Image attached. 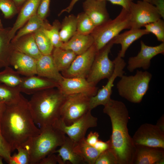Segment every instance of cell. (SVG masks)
<instances>
[{"label": "cell", "mask_w": 164, "mask_h": 164, "mask_svg": "<svg viewBox=\"0 0 164 164\" xmlns=\"http://www.w3.org/2000/svg\"><path fill=\"white\" fill-rule=\"evenodd\" d=\"M0 125L2 133L12 152L24 146L41 132L35 125L29 101L21 94L17 101L6 104Z\"/></svg>", "instance_id": "1"}, {"label": "cell", "mask_w": 164, "mask_h": 164, "mask_svg": "<svg viewBox=\"0 0 164 164\" xmlns=\"http://www.w3.org/2000/svg\"><path fill=\"white\" fill-rule=\"evenodd\" d=\"M104 106L103 112L110 117L112 125L109 147L118 164H132L136 146L127 127L130 118L128 109L122 102L111 99Z\"/></svg>", "instance_id": "2"}, {"label": "cell", "mask_w": 164, "mask_h": 164, "mask_svg": "<svg viewBox=\"0 0 164 164\" xmlns=\"http://www.w3.org/2000/svg\"><path fill=\"white\" fill-rule=\"evenodd\" d=\"M32 95L29 101L35 124L40 128L52 126L60 118L66 95L57 88L43 90Z\"/></svg>", "instance_id": "3"}, {"label": "cell", "mask_w": 164, "mask_h": 164, "mask_svg": "<svg viewBox=\"0 0 164 164\" xmlns=\"http://www.w3.org/2000/svg\"><path fill=\"white\" fill-rule=\"evenodd\" d=\"M41 132L32 137L25 145L30 155V164H38L43 158L53 153L64 142L66 136L52 126L40 128Z\"/></svg>", "instance_id": "4"}, {"label": "cell", "mask_w": 164, "mask_h": 164, "mask_svg": "<svg viewBox=\"0 0 164 164\" xmlns=\"http://www.w3.org/2000/svg\"><path fill=\"white\" fill-rule=\"evenodd\" d=\"M152 77L146 70H138L133 75L124 74L116 84L119 95L131 103H140L149 90Z\"/></svg>", "instance_id": "5"}, {"label": "cell", "mask_w": 164, "mask_h": 164, "mask_svg": "<svg viewBox=\"0 0 164 164\" xmlns=\"http://www.w3.org/2000/svg\"><path fill=\"white\" fill-rule=\"evenodd\" d=\"M128 10L122 8L120 13L113 19L109 20L96 26L91 35L97 51L99 50L123 30L130 28Z\"/></svg>", "instance_id": "6"}, {"label": "cell", "mask_w": 164, "mask_h": 164, "mask_svg": "<svg viewBox=\"0 0 164 164\" xmlns=\"http://www.w3.org/2000/svg\"><path fill=\"white\" fill-rule=\"evenodd\" d=\"M91 97L83 93L66 95L61 109L60 118L66 125L72 124L91 111L90 108Z\"/></svg>", "instance_id": "7"}, {"label": "cell", "mask_w": 164, "mask_h": 164, "mask_svg": "<svg viewBox=\"0 0 164 164\" xmlns=\"http://www.w3.org/2000/svg\"><path fill=\"white\" fill-rule=\"evenodd\" d=\"M114 43L112 39L97 51L90 71L86 78L89 82L95 85L101 80L109 79L113 73L114 65L109 57Z\"/></svg>", "instance_id": "8"}, {"label": "cell", "mask_w": 164, "mask_h": 164, "mask_svg": "<svg viewBox=\"0 0 164 164\" xmlns=\"http://www.w3.org/2000/svg\"><path fill=\"white\" fill-rule=\"evenodd\" d=\"M91 111L70 125H66L60 118L52 126L67 134L74 142H77L85 138L86 132L89 128L97 125V118L92 115Z\"/></svg>", "instance_id": "9"}, {"label": "cell", "mask_w": 164, "mask_h": 164, "mask_svg": "<svg viewBox=\"0 0 164 164\" xmlns=\"http://www.w3.org/2000/svg\"><path fill=\"white\" fill-rule=\"evenodd\" d=\"M129 11L130 29H141L161 18L154 5L143 0L138 1L136 3L132 2Z\"/></svg>", "instance_id": "10"}, {"label": "cell", "mask_w": 164, "mask_h": 164, "mask_svg": "<svg viewBox=\"0 0 164 164\" xmlns=\"http://www.w3.org/2000/svg\"><path fill=\"white\" fill-rule=\"evenodd\" d=\"M113 61L114 68L112 75L108 79L106 85L101 89L98 90L95 95L90 98V108L91 110L99 105L104 106L109 102L111 99V96L112 93V88L115 79L117 77L120 78L125 73L123 70L126 63L123 58L118 54Z\"/></svg>", "instance_id": "11"}, {"label": "cell", "mask_w": 164, "mask_h": 164, "mask_svg": "<svg viewBox=\"0 0 164 164\" xmlns=\"http://www.w3.org/2000/svg\"><path fill=\"white\" fill-rule=\"evenodd\" d=\"M132 138L135 145L164 149V131L156 125L142 124L135 132Z\"/></svg>", "instance_id": "12"}, {"label": "cell", "mask_w": 164, "mask_h": 164, "mask_svg": "<svg viewBox=\"0 0 164 164\" xmlns=\"http://www.w3.org/2000/svg\"><path fill=\"white\" fill-rule=\"evenodd\" d=\"M97 51L94 44L86 51L77 55L69 67L61 72L62 75L66 78L79 77L86 78Z\"/></svg>", "instance_id": "13"}, {"label": "cell", "mask_w": 164, "mask_h": 164, "mask_svg": "<svg viewBox=\"0 0 164 164\" xmlns=\"http://www.w3.org/2000/svg\"><path fill=\"white\" fill-rule=\"evenodd\" d=\"M140 45V51L137 55L128 58L127 69L130 72L138 68L147 70L151 65L152 58L158 54H164V42L156 46H150L141 41Z\"/></svg>", "instance_id": "14"}, {"label": "cell", "mask_w": 164, "mask_h": 164, "mask_svg": "<svg viewBox=\"0 0 164 164\" xmlns=\"http://www.w3.org/2000/svg\"><path fill=\"white\" fill-rule=\"evenodd\" d=\"M59 84L57 88L65 95L83 93L92 97L96 94L98 90L96 85L81 77H63Z\"/></svg>", "instance_id": "15"}, {"label": "cell", "mask_w": 164, "mask_h": 164, "mask_svg": "<svg viewBox=\"0 0 164 164\" xmlns=\"http://www.w3.org/2000/svg\"><path fill=\"white\" fill-rule=\"evenodd\" d=\"M132 164H163L164 149L136 145Z\"/></svg>", "instance_id": "16"}, {"label": "cell", "mask_w": 164, "mask_h": 164, "mask_svg": "<svg viewBox=\"0 0 164 164\" xmlns=\"http://www.w3.org/2000/svg\"><path fill=\"white\" fill-rule=\"evenodd\" d=\"M58 83L48 78L39 76H25L18 87L21 93L32 95L45 90L58 88Z\"/></svg>", "instance_id": "17"}, {"label": "cell", "mask_w": 164, "mask_h": 164, "mask_svg": "<svg viewBox=\"0 0 164 164\" xmlns=\"http://www.w3.org/2000/svg\"><path fill=\"white\" fill-rule=\"evenodd\" d=\"M10 65L13 67L20 75L30 76L36 74V60L19 51H12Z\"/></svg>", "instance_id": "18"}, {"label": "cell", "mask_w": 164, "mask_h": 164, "mask_svg": "<svg viewBox=\"0 0 164 164\" xmlns=\"http://www.w3.org/2000/svg\"><path fill=\"white\" fill-rule=\"evenodd\" d=\"M84 12L92 20L95 27L110 19L106 8V1L85 0L83 3Z\"/></svg>", "instance_id": "19"}, {"label": "cell", "mask_w": 164, "mask_h": 164, "mask_svg": "<svg viewBox=\"0 0 164 164\" xmlns=\"http://www.w3.org/2000/svg\"><path fill=\"white\" fill-rule=\"evenodd\" d=\"M41 0H27L20 8L17 19L9 34V38L13 39L17 31L22 27L28 20L37 13Z\"/></svg>", "instance_id": "20"}, {"label": "cell", "mask_w": 164, "mask_h": 164, "mask_svg": "<svg viewBox=\"0 0 164 164\" xmlns=\"http://www.w3.org/2000/svg\"><path fill=\"white\" fill-rule=\"evenodd\" d=\"M36 74L54 80L58 84L63 77L54 63L52 54L42 55L36 60Z\"/></svg>", "instance_id": "21"}, {"label": "cell", "mask_w": 164, "mask_h": 164, "mask_svg": "<svg viewBox=\"0 0 164 164\" xmlns=\"http://www.w3.org/2000/svg\"><path fill=\"white\" fill-rule=\"evenodd\" d=\"M11 42L14 50L29 56L36 60L43 55L38 47L33 33L24 36Z\"/></svg>", "instance_id": "22"}, {"label": "cell", "mask_w": 164, "mask_h": 164, "mask_svg": "<svg viewBox=\"0 0 164 164\" xmlns=\"http://www.w3.org/2000/svg\"><path fill=\"white\" fill-rule=\"evenodd\" d=\"M149 33L145 29H130L121 33H119L113 39L114 44H119L121 49L118 54L124 58L128 48L135 41L144 35Z\"/></svg>", "instance_id": "23"}, {"label": "cell", "mask_w": 164, "mask_h": 164, "mask_svg": "<svg viewBox=\"0 0 164 164\" xmlns=\"http://www.w3.org/2000/svg\"><path fill=\"white\" fill-rule=\"evenodd\" d=\"M94 44V39L91 34L84 35L76 32L67 41L63 43L61 48L71 50L78 55L86 51Z\"/></svg>", "instance_id": "24"}, {"label": "cell", "mask_w": 164, "mask_h": 164, "mask_svg": "<svg viewBox=\"0 0 164 164\" xmlns=\"http://www.w3.org/2000/svg\"><path fill=\"white\" fill-rule=\"evenodd\" d=\"M51 54L57 68L61 72L69 67L77 56L71 50L61 47L54 48Z\"/></svg>", "instance_id": "25"}, {"label": "cell", "mask_w": 164, "mask_h": 164, "mask_svg": "<svg viewBox=\"0 0 164 164\" xmlns=\"http://www.w3.org/2000/svg\"><path fill=\"white\" fill-rule=\"evenodd\" d=\"M74 142L68 137L66 136L64 141L60 148L53 153H58L63 162L69 161L73 164H85L83 159L73 150Z\"/></svg>", "instance_id": "26"}, {"label": "cell", "mask_w": 164, "mask_h": 164, "mask_svg": "<svg viewBox=\"0 0 164 164\" xmlns=\"http://www.w3.org/2000/svg\"><path fill=\"white\" fill-rule=\"evenodd\" d=\"M73 150L85 162L89 164H94L97 157L101 152L93 146L88 144L85 138L77 142H74Z\"/></svg>", "instance_id": "27"}, {"label": "cell", "mask_w": 164, "mask_h": 164, "mask_svg": "<svg viewBox=\"0 0 164 164\" xmlns=\"http://www.w3.org/2000/svg\"><path fill=\"white\" fill-rule=\"evenodd\" d=\"M50 25L46 19L43 20L40 18L36 13L33 15L26 23L19 29L11 41H15L24 36L33 33L38 30L47 27Z\"/></svg>", "instance_id": "28"}, {"label": "cell", "mask_w": 164, "mask_h": 164, "mask_svg": "<svg viewBox=\"0 0 164 164\" xmlns=\"http://www.w3.org/2000/svg\"><path fill=\"white\" fill-rule=\"evenodd\" d=\"M11 28H4L0 32V68L10 66V57L14 50L9 36Z\"/></svg>", "instance_id": "29"}, {"label": "cell", "mask_w": 164, "mask_h": 164, "mask_svg": "<svg viewBox=\"0 0 164 164\" xmlns=\"http://www.w3.org/2000/svg\"><path fill=\"white\" fill-rule=\"evenodd\" d=\"M76 32V16L73 14L66 16L61 23L59 33L61 41L63 43L67 42Z\"/></svg>", "instance_id": "30"}, {"label": "cell", "mask_w": 164, "mask_h": 164, "mask_svg": "<svg viewBox=\"0 0 164 164\" xmlns=\"http://www.w3.org/2000/svg\"><path fill=\"white\" fill-rule=\"evenodd\" d=\"M21 94L18 87L0 84V102L5 104L14 103L19 100Z\"/></svg>", "instance_id": "31"}, {"label": "cell", "mask_w": 164, "mask_h": 164, "mask_svg": "<svg viewBox=\"0 0 164 164\" xmlns=\"http://www.w3.org/2000/svg\"><path fill=\"white\" fill-rule=\"evenodd\" d=\"M15 70L9 66L5 67L0 72V84L12 87H18L21 83L22 77Z\"/></svg>", "instance_id": "32"}, {"label": "cell", "mask_w": 164, "mask_h": 164, "mask_svg": "<svg viewBox=\"0 0 164 164\" xmlns=\"http://www.w3.org/2000/svg\"><path fill=\"white\" fill-rule=\"evenodd\" d=\"M61 23L58 20H55L52 25L43 28L42 31L52 43L54 48L61 47L63 43L60 40V31Z\"/></svg>", "instance_id": "33"}, {"label": "cell", "mask_w": 164, "mask_h": 164, "mask_svg": "<svg viewBox=\"0 0 164 164\" xmlns=\"http://www.w3.org/2000/svg\"><path fill=\"white\" fill-rule=\"evenodd\" d=\"M42 29L33 33L36 43L39 50L43 55L51 54L54 47Z\"/></svg>", "instance_id": "34"}, {"label": "cell", "mask_w": 164, "mask_h": 164, "mask_svg": "<svg viewBox=\"0 0 164 164\" xmlns=\"http://www.w3.org/2000/svg\"><path fill=\"white\" fill-rule=\"evenodd\" d=\"M76 19V32L84 35L91 34L95 26L87 15L83 12L78 14Z\"/></svg>", "instance_id": "35"}, {"label": "cell", "mask_w": 164, "mask_h": 164, "mask_svg": "<svg viewBox=\"0 0 164 164\" xmlns=\"http://www.w3.org/2000/svg\"><path fill=\"white\" fill-rule=\"evenodd\" d=\"M145 29L156 37L158 41L164 42V21L161 18L145 25Z\"/></svg>", "instance_id": "36"}, {"label": "cell", "mask_w": 164, "mask_h": 164, "mask_svg": "<svg viewBox=\"0 0 164 164\" xmlns=\"http://www.w3.org/2000/svg\"><path fill=\"white\" fill-rule=\"evenodd\" d=\"M16 149L18 152L11 155L9 164H29L30 155L28 149L25 146H20Z\"/></svg>", "instance_id": "37"}, {"label": "cell", "mask_w": 164, "mask_h": 164, "mask_svg": "<svg viewBox=\"0 0 164 164\" xmlns=\"http://www.w3.org/2000/svg\"><path fill=\"white\" fill-rule=\"evenodd\" d=\"M0 10L7 19L13 17L19 11L13 0H0Z\"/></svg>", "instance_id": "38"}, {"label": "cell", "mask_w": 164, "mask_h": 164, "mask_svg": "<svg viewBox=\"0 0 164 164\" xmlns=\"http://www.w3.org/2000/svg\"><path fill=\"white\" fill-rule=\"evenodd\" d=\"M94 164H118V162L114 152L109 147L100 153Z\"/></svg>", "instance_id": "39"}, {"label": "cell", "mask_w": 164, "mask_h": 164, "mask_svg": "<svg viewBox=\"0 0 164 164\" xmlns=\"http://www.w3.org/2000/svg\"><path fill=\"white\" fill-rule=\"evenodd\" d=\"M12 152L10 145L2 133L0 125V155L9 164Z\"/></svg>", "instance_id": "40"}, {"label": "cell", "mask_w": 164, "mask_h": 164, "mask_svg": "<svg viewBox=\"0 0 164 164\" xmlns=\"http://www.w3.org/2000/svg\"><path fill=\"white\" fill-rule=\"evenodd\" d=\"M51 0H41L37 14L41 19H46L49 11Z\"/></svg>", "instance_id": "41"}, {"label": "cell", "mask_w": 164, "mask_h": 164, "mask_svg": "<svg viewBox=\"0 0 164 164\" xmlns=\"http://www.w3.org/2000/svg\"><path fill=\"white\" fill-rule=\"evenodd\" d=\"M64 164L61 157L54 153H51L42 159L39 162V164Z\"/></svg>", "instance_id": "42"}, {"label": "cell", "mask_w": 164, "mask_h": 164, "mask_svg": "<svg viewBox=\"0 0 164 164\" xmlns=\"http://www.w3.org/2000/svg\"><path fill=\"white\" fill-rule=\"evenodd\" d=\"M108 1L111 2L112 4L114 5H120L124 8L127 10H129L130 5L133 0H100Z\"/></svg>", "instance_id": "43"}, {"label": "cell", "mask_w": 164, "mask_h": 164, "mask_svg": "<svg viewBox=\"0 0 164 164\" xmlns=\"http://www.w3.org/2000/svg\"><path fill=\"white\" fill-rule=\"evenodd\" d=\"M151 4L154 5L161 18H164V0H152Z\"/></svg>", "instance_id": "44"}, {"label": "cell", "mask_w": 164, "mask_h": 164, "mask_svg": "<svg viewBox=\"0 0 164 164\" xmlns=\"http://www.w3.org/2000/svg\"><path fill=\"white\" fill-rule=\"evenodd\" d=\"M99 135L98 132H91L87 135V138H85V140L88 144L93 146L99 140Z\"/></svg>", "instance_id": "45"}, {"label": "cell", "mask_w": 164, "mask_h": 164, "mask_svg": "<svg viewBox=\"0 0 164 164\" xmlns=\"http://www.w3.org/2000/svg\"><path fill=\"white\" fill-rule=\"evenodd\" d=\"M109 146L108 140L104 142L99 139L93 146L97 150L101 152L108 149Z\"/></svg>", "instance_id": "46"}, {"label": "cell", "mask_w": 164, "mask_h": 164, "mask_svg": "<svg viewBox=\"0 0 164 164\" xmlns=\"http://www.w3.org/2000/svg\"><path fill=\"white\" fill-rule=\"evenodd\" d=\"M80 0H71L68 5L65 8L62 10L59 14V15L65 12L69 13L73 9L76 3Z\"/></svg>", "instance_id": "47"}, {"label": "cell", "mask_w": 164, "mask_h": 164, "mask_svg": "<svg viewBox=\"0 0 164 164\" xmlns=\"http://www.w3.org/2000/svg\"><path fill=\"white\" fill-rule=\"evenodd\" d=\"M164 116H162L158 121L157 125L161 129L164 131Z\"/></svg>", "instance_id": "48"}, {"label": "cell", "mask_w": 164, "mask_h": 164, "mask_svg": "<svg viewBox=\"0 0 164 164\" xmlns=\"http://www.w3.org/2000/svg\"><path fill=\"white\" fill-rule=\"evenodd\" d=\"M19 11L22 6L27 0H13Z\"/></svg>", "instance_id": "49"}, {"label": "cell", "mask_w": 164, "mask_h": 164, "mask_svg": "<svg viewBox=\"0 0 164 164\" xmlns=\"http://www.w3.org/2000/svg\"><path fill=\"white\" fill-rule=\"evenodd\" d=\"M5 107L6 104H5L0 102V121L2 118Z\"/></svg>", "instance_id": "50"}, {"label": "cell", "mask_w": 164, "mask_h": 164, "mask_svg": "<svg viewBox=\"0 0 164 164\" xmlns=\"http://www.w3.org/2000/svg\"><path fill=\"white\" fill-rule=\"evenodd\" d=\"M3 29L1 20L0 19V32Z\"/></svg>", "instance_id": "51"}, {"label": "cell", "mask_w": 164, "mask_h": 164, "mask_svg": "<svg viewBox=\"0 0 164 164\" xmlns=\"http://www.w3.org/2000/svg\"><path fill=\"white\" fill-rule=\"evenodd\" d=\"M3 159V157L0 155V164H3L2 162V159Z\"/></svg>", "instance_id": "52"}, {"label": "cell", "mask_w": 164, "mask_h": 164, "mask_svg": "<svg viewBox=\"0 0 164 164\" xmlns=\"http://www.w3.org/2000/svg\"><path fill=\"white\" fill-rule=\"evenodd\" d=\"M147 2H148L150 3H151L152 0H142Z\"/></svg>", "instance_id": "53"}]
</instances>
